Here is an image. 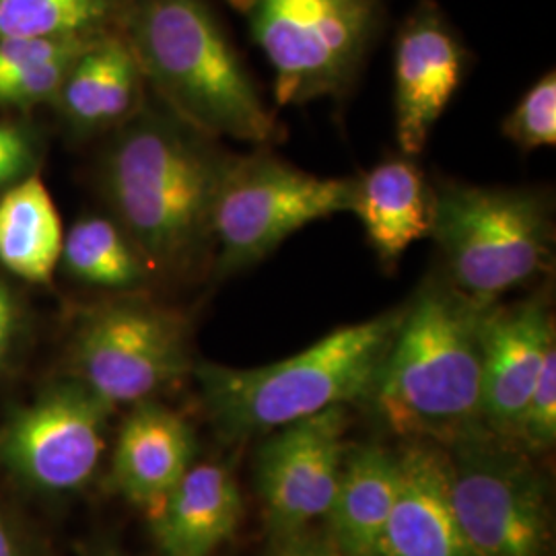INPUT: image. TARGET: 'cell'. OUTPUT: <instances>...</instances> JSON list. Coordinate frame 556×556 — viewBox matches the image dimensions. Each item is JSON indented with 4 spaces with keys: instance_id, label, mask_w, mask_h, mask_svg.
Here are the masks:
<instances>
[{
    "instance_id": "obj_1",
    "label": "cell",
    "mask_w": 556,
    "mask_h": 556,
    "mask_svg": "<svg viewBox=\"0 0 556 556\" xmlns=\"http://www.w3.org/2000/svg\"><path fill=\"white\" fill-rule=\"evenodd\" d=\"M231 160L176 114L137 112L103 163V190L149 270L213 264V213Z\"/></svg>"
},
{
    "instance_id": "obj_2",
    "label": "cell",
    "mask_w": 556,
    "mask_h": 556,
    "mask_svg": "<svg viewBox=\"0 0 556 556\" xmlns=\"http://www.w3.org/2000/svg\"><path fill=\"white\" fill-rule=\"evenodd\" d=\"M443 275L406 305L367 402L400 438L452 447L484 431L482 318Z\"/></svg>"
},
{
    "instance_id": "obj_3",
    "label": "cell",
    "mask_w": 556,
    "mask_h": 556,
    "mask_svg": "<svg viewBox=\"0 0 556 556\" xmlns=\"http://www.w3.org/2000/svg\"><path fill=\"white\" fill-rule=\"evenodd\" d=\"M126 34L142 79L211 139L266 144L278 122L206 0H130Z\"/></svg>"
},
{
    "instance_id": "obj_4",
    "label": "cell",
    "mask_w": 556,
    "mask_h": 556,
    "mask_svg": "<svg viewBox=\"0 0 556 556\" xmlns=\"http://www.w3.org/2000/svg\"><path fill=\"white\" fill-rule=\"evenodd\" d=\"M406 312L338 328L293 357L262 367H194L206 415L229 441L268 433L334 406L367 402Z\"/></svg>"
},
{
    "instance_id": "obj_5",
    "label": "cell",
    "mask_w": 556,
    "mask_h": 556,
    "mask_svg": "<svg viewBox=\"0 0 556 556\" xmlns=\"http://www.w3.org/2000/svg\"><path fill=\"white\" fill-rule=\"evenodd\" d=\"M450 285L478 307L548 273L555 223L548 199L528 188L445 181L435 188L433 225Z\"/></svg>"
},
{
    "instance_id": "obj_6",
    "label": "cell",
    "mask_w": 556,
    "mask_h": 556,
    "mask_svg": "<svg viewBox=\"0 0 556 556\" xmlns=\"http://www.w3.org/2000/svg\"><path fill=\"white\" fill-rule=\"evenodd\" d=\"M275 71L278 108L346 96L383 23L381 0H227Z\"/></svg>"
},
{
    "instance_id": "obj_7",
    "label": "cell",
    "mask_w": 556,
    "mask_h": 556,
    "mask_svg": "<svg viewBox=\"0 0 556 556\" xmlns=\"http://www.w3.org/2000/svg\"><path fill=\"white\" fill-rule=\"evenodd\" d=\"M357 178H318L268 151L231 155L213 213V273L236 277L299 229L353 213Z\"/></svg>"
},
{
    "instance_id": "obj_8",
    "label": "cell",
    "mask_w": 556,
    "mask_h": 556,
    "mask_svg": "<svg viewBox=\"0 0 556 556\" xmlns=\"http://www.w3.org/2000/svg\"><path fill=\"white\" fill-rule=\"evenodd\" d=\"M447 452L452 507L475 556H548V493L514 441L484 431Z\"/></svg>"
},
{
    "instance_id": "obj_9",
    "label": "cell",
    "mask_w": 556,
    "mask_h": 556,
    "mask_svg": "<svg viewBox=\"0 0 556 556\" xmlns=\"http://www.w3.org/2000/svg\"><path fill=\"white\" fill-rule=\"evenodd\" d=\"M73 363L77 381L112 408L151 400L192 369L188 321L142 299L103 303L80 321Z\"/></svg>"
},
{
    "instance_id": "obj_10",
    "label": "cell",
    "mask_w": 556,
    "mask_h": 556,
    "mask_svg": "<svg viewBox=\"0 0 556 556\" xmlns=\"http://www.w3.org/2000/svg\"><path fill=\"white\" fill-rule=\"evenodd\" d=\"M112 406L80 381L50 388L0 427V464L43 493L85 486L105 452Z\"/></svg>"
},
{
    "instance_id": "obj_11",
    "label": "cell",
    "mask_w": 556,
    "mask_h": 556,
    "mask_svg": "<svg viewBox=\"0 0 556 556\" xmlns=\"http://www.w3.org/2000/svg\"><path fill=\"white\" fill-rule=\"evenodd\" d=\"M349 406H334L266 435L256 456V480L270 536H303L326 517L337 493Z\"/></svg>"
},
{
    "instance_id": "obj_12",
    "label": "cell",
    "mask_w": 556,
    "mask_h": 556,
    "mask_svg": "<svg viewBox=\"0 0 556 556\" xmlns=\"http://www.w3.org/2000/svg\"><path fill=\"white\" fill-rule=\"evenodd\" d=\"M468 52L435 0H418L397 31L394 48L396 139L417 157L456 96Z\"/></svg>"
},
{
    "instance_id": "obj_13",
    "label": "cell",
    "mask_w": 556,
    "mask_h": 556,
    "mask_svg": "<svg viewBox=\"0 0 556 556\" xmlns=\"http://www.w3.org/2000/svg\"><path fill=\"white\" fill-rule=\"evenodd\" d=\"M556 344L548 299L491 305L482 318V418L484 427L516 443L519 420L548 351Z\"/></svg>"
},
{
    "instance_id": "obj_14",
    "label": "cell",
    "mask_w": 556,
    "mask_h": 556,
    "mask_svg": "<svg viewBox=\"0 0 556 556\" xmlns=\"http://www.w3.org/2000/svg\"><path fill=\"white\" fill-rule=\"evenodd\" d=\"M400 456V482L376 556H475L457 523L447 452L413 441Z\"/></svg>"
},
{
    "instance_id": "obj_15",
    "label": "cell",
    "mask_w": 556,
    "mask_h": 556,
    "mask_svg": "<svg viewBox=\"0 0 556 556\" xmlns=\"http://www.w3.org/2000/svg\"><path fill=\"white\" fill-rule=\"evenodd\" d=\"M197 438L186 418L157 400H142L119 427L112 484L122 497L153 514L194 466Z\"/></svg>"
},
{
    "instance_id": "obj_16",
    "label": "cell",
    "mask_w": 556,
    "mask_h": 556,
    "mask_svg": "<svg viewBox=\"0 0 556 556\" xmlns=\"http://www.w3.org/2000/svg\"><path fill=\"white\" fill-rule=\"evenodd\" d=\"M243 514L238 482L219 464H194L149 514L161 556H211L236 534Z\"/></svg>"
},
{
    "instance_id": "obj_17",
    "label": "cell",
    "mask_w": 556,
    "mask_h": 556,
    "mask_svg": "<svg viewBox=\"0 0 556 556\" xmlns=\"http://www.w3.org/2000/svg\"><path fill=\"white\" fill-rule=\"evenodd\" d=\"M433 206L435 188L410 160L381 161L357 178L353 213L383 266H396L415 241L429 238Z\"/></svg>"
},
{
    "instance_id": "obj_18",
    "label": "cell",
    "mask_w": 556,
    "mask_h": 556,
    "mask_svg": "<svg viewBox=\"0 0 556 556\" xmlns=\"http://www.w3.org/2000/svg\"><path fill=\"white\" fill-rule=\"evenodd\" d=\"M400 482V456L379 445L346 450L326 514L330 540L344 556H376Z\"/></svg>"
},
{
    "instance_id": "obj_19",
    "label": "cell",
    "mask_w": 556,
    "mask_h": 556,
    "mask_svg": "<svg viewBox=\"0 0 556 556\" xmlns=\"http://www.w3.org/2000/svg\"><path fill=\"white\" fill-rule=\"evenodd\" d=\"M142 73L124 34H103L75 60L60 89L62 108L80 130L122 126L139 112Z\"/></svg>"
},
{
    "instance_id": "obj_20",
    "label": "cell",
    "mask_w": 556,
    "mask_h": 556,
    "mask_svg": "<svg viewBox=\"0 0 556 556\" xmlns=\"http://www.w3.org/2000/svg\"><path fill=\"white\" fill-rule=\"evenodd\" d=\"M62 220L40 176L0 199V264L27 282H48L62 256Z\"/></svg>"
},
{
    "instance_id": "obj_21",
    "label": "cell",
    "mask_w": 556,
    "mask_h": 556,
    "mask_svg": "<svg viewBox=\"0 0 556 556\" xmlns=\"http://www.w3.org/2000/svg\"><path fill=\"white\" fill-rule=\"evenodd\" d=\"M130 0H0V40H66L108 34Z\"/></svg>"
},
{
    "instance_id": "obj_22",
    "label": "cell",
    "mask_w": 556,
    "mask_h": 556,
    "mask_svg": "<svg viewBox=\"0 0 556 556\" xmlns=\"http://www.w3.org/2000/svg\"><path fill=\"white\" fill-rule=\"evenodd\" d=\"M60 260L71 277L101 289H132L151 273L118 223L105 217L77 220L64 238Z\"/></svg>"
},
{
    "instance_id": "obj_23",
    "label": "cell",
    "mask_w": 556,
    "mask_h": 556,
    "mask_svg": "<svg viewBox=\"0 0 556 556\" xmlns=\"http://www.w3.org/2000/svg\"><path fill=\"white\" fill-rule=\"evenodd\" d=\"M501 132L521 151H536L556 142V77L546 73L503 119Z\"/></svg>"
},
{
    "instance_id": "obj_24",
    "label": "cell",
    "mask_w": 556,
    "mask_h": 556,
    "mask_svg": "<svg viewBox=\"0 0 556 556\" xmlns=\"http://www.w3.org/2000/svg\"><path fill=\"white\" fill-rule=\"evenodd\" d=\"M556 441V344L538 374L534 390L519 420L516 443L523 452H546Z\"/></svg>"
},
{
    "instance_id": "obj_25",
    "label": "cell",
    "mask_w": 556,
    "mask_h": 556,
    "mask_svg": "<svg viewBox=\"0 0 556 556\" xmlns=\"http://www.w3.org/2000/svg\"><path fill=\"white\" fill-rule=\"evenodd\" d=\"M80 54L43 62L38 66H31V68H25V71H15V73H9V75H0V103L34 105V103L50 100L52 96H59L62 83L66 79L71 66L75 64V60L79 59Z\"/></svg>"
},
{
    "instance_id": "obj_26",
    "label": "cell",
    "mask_w": 556,
    "mask_h": 556,
    "mask_svg": "<svg viewBox=\"0 0 556 556\" xmlns=\"http://www.w3.org/2000/svg\"><path fill=\"white\" fill-rule=\"evenodd\" d=\"M103 36V34H101ZM93 38H66V40H0V75L25 71L43 62L80 54Z\"/></svg>"
},
{
    "instance_id": "obj_27",
    "label": "cell",
    "mask_w": 556,
    "mask_h": 556,
    "mask_svg": "<svg viewBox=\"0 0 556 556\" xmlns=\"http://www.w3.org/2000/svg\"><path fill=\"white\" fill-rule=\"evenodd\" d=\"M21 330L20 301L0 278V365L11 357Z\"/></svg>"
},
{
    "instance_id": "obj_28",
    "label": "cell",
    "mask_w": 556,
    "mask_h": 556,
    "mask_svg": "<svg viewBox=\"0 0 556 556\" xmlns=\"http://www.w3.org/2000/svg\"><path fill=\"white\" fill-rule=\"evenodd\" d=\"M0 556H31L29 540L17 521L0 507Z\"/></svg>"
},
{
    "instance_id": "obj_29",
    "label": "cell",
    "mask_w": 556,
    "mask_h": 556,
    "mask_svg": "<svg viewBox=\"0 0 556 556\" xmlns=\"http://www.w3.org/2000/svg\"><path fill=\"white\" fill-rule=\"evenodd\" d=\"M273 556H344L332 542H318L312 538L298 536L278 542V551Z\"/></svg>"
},
{
    "instance_id": "obj_30",
    "label": "cell",
    "mask_w": 556,
    "mask_h": 556,
    "mask_svg": "<svg viewBox=\"0 0 556 556\" xmlns=\"http://www.w3.org/2000/svg\"><path fill=\"white\" fill-rule=\"evenodd\" d=\"M29 157H31L29 142L20 144V147L0 149V188L13 179L20 178L29 165Z\"/></svg>"
},
{
    "instance_id": "obj_31",
    "label": "cell",
    "mask_w": 556,
    "mask_h": 556,
    "mask_svg": "<svg viewBox=\"0 0 556 556\" xmlns=\"http://www.w3.org/2000/svg\"><path fill=\"white\" fill-rule=\"evenodd\" d=\"M20 144H27V139H25V135L21 132L20 128L0 122V149L20 147Z\"/></svg>"
},
{
    "instance_id": "obj_32",
    "label": "cell",
    "mask_w": 556,
    "mask_h": 556,
    "mask_svg": "<svg viewBox=\"0 0 556 556\" xmlns=\"http://www.w3.org/2000/svg\"><path fill=\"white\" fill-rule=\"evenodd\" d=\"M96 556H122V555H116V553H100V555H96Z\"/></svg>"
}]
</instances>
